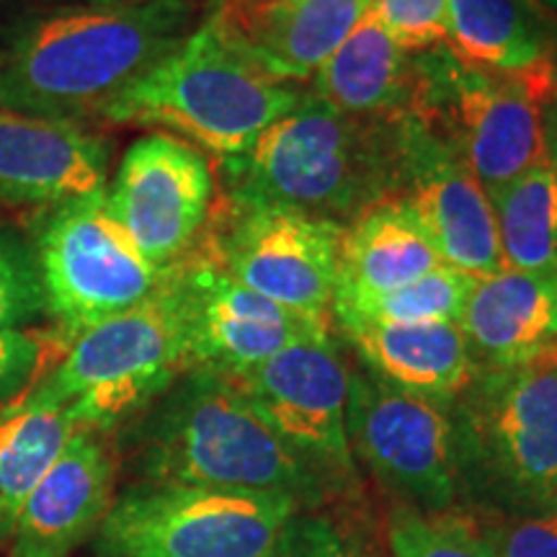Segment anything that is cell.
Listing matches in <instances>:
<instances>
[{
    "label": "cell",
    "mask_w": 557,
    "mask_h": 557,
    "mask_svg": "<svg viewBox=\"0 0 557 557\" xmlns=\"http://www.w3.org/2000/svg\"><path fill=\"white\" fill-rule=\"evenodd\" d=\"M197 0L90 3L32 21L0 54V109L99 116L201 24Z\"/></svg>",
    "instance_id": "1"
},
{
    "label": "cell",
    "mask_w": 557,
    "mask_h": 557,
    "mask_svg": "<svg viewBox=\"0 0 557 557\" xmlns=\"http://www.w3.org/2000/svg\"><path fill=\"white\" fill-rule=\"evenodd\" d=\"M406 116L344 114L308 88L246 150L222 158L225 199L297 209L348 227L393 197Z\"/></svg>",
    "instance_id": "2"
},
{
    "label": "cell",
    "mask_w": 557,
    "mask_h": 557,
    "mask_svg": "<svg viewBox=\"0 0 557 557\" xmlns=\"http://www.w3.org/2000/svg\"><path fill=\"white\" fill-rule=\"evenodd\" d=\"M139 421L145 483L289 496L318 493V470L278 438L227 374L191 367Z\"/></svg>",
    "instance_id": "3"
},
{
    "label": "cell",
    "mask_w": 557,
    "mask_h": 557,
    "mask_svg": "<svg viewBox=\"0 0 557 557\" xmlns=\"http://www.w3.org/2000/svg\"><path fill=\"white\" fill-rule=\"evenodd\" d=\"M305 86L274 81L212 21L124 90L99 116L120 127H156L220 158L238 156L305 96Z\"/></svg>",
    "instance_id": "4"
},
{
    "label": "cell",
    "mask_w": 557,
    "mask_h": 557,
    "mask_svg": "<svg viewBox=\"0 0 557 557\" xmlns=\"http://www.w3.org/2000/svg\"><path fill=\"white\" fill-rule=\"evenodd\" d=\"M191 369L189 323L171 267L156 295L67 341L39 385L75 429L109 431L156 403Z\"/></svg>",
    "instance_id": "5"
},
{
    "label": "cell",
    "mask_w": 557,
    "mask_h": 557,
    "mask_svg": "<svg viewBox=\"0 0 557 557\" xmlns=\"http://www.w3.org/2000/svg\"><path fill=\"white\" fill-rule=\"evenodd\" d=\"M416 67L410 114L475 173L487 197L547 163L545 107L557 96V78L472 67L442 41L416 52Z\"/></svg>",
    "instance_id": "6"
},
{
    "label": "cell",
    "mask_w": 557,
    "mask_h": 557,
    "mask_svg": "<svg viewBox=\"0 0 557 557\" xmlns=\"http://www.w3.org/2000/svg\"><path fill=\"white\" fill-rule=\"evenodd\" d=\"M459 480L508 506L557 498V346L513 367H478L449 403Z\"/></svg>",
    "instance_id": "7"
},
{
    "label": "cell",
    "mask_w": 557,
    "mask_h": 557,
    "mask_svg": "<svg viewBox=\"0 0 557 557\" xmlns=\"http://www.w3.org/2000/svg\"><path fill=\"white\" fill-rule=\"evenodd\" d=\"M297 511L289 496L143 483L111 504L96 557H271Z\"/></svg>",
    "instance_id": "8"
},
{
    "label": "cell",
    "mask_w": 557,
    "mask_h": 557,
    "mask_svg": "<svg viewBox=\"0 0 557 557\" xmlns=\"http://www.w3.org/2000/svg\"><path fill=\"white\" fill-rule=\"evenodd\" d=\"M37 269L45 308L65 338L137 308L156 295L171 269H156L111 218L107 197L62 201L37 233Z\"/></svg>",
    "instance_id": "9"
},
{
    "label": "cell",
    "mask_w": 557,
    "mask_h": 557,
    "mask_svg": "<svg viewBox=\"0 0 557 557\" xmlns=\"http://www.w3.org/2000/svg\"><path fill=\"white\" fill-rule=\"evenodd\" d=\"M346 434L351 455L408 508L442 513L459 493L449 403L423 398L348 369Z\"/></svg>",
    "instance_id": "10"
},
{
    "label": "cell",
    "mask_w": 557,
    "mask_h": 557,
    "mask_svg": "<svg viewBox=\"0 0 557 557\" xmlns=\"http://www.w3.org/2000/svg\"><path fill=\"white\" fill-rule=\"evenodd\" d=\"M205 235L201 259L227 271L271 302L329 320L344 227L287 207L233 205L225 199Z\"/></svg>",
    "instance_id": "11"
},
{
    "label": "cell",
    "mask_w": 557,
    "mask_h": 557,
    "mask_svg": "<svg viewBox=\"0 0 557 557\" xmlns=\"http://www.w3.org/2000/svg\"><path fill=\"white\" fill-rule=\"evenodd\" d=\"M103 197L139 253L165 271L184 261L205 233L214 176L205 152L152 132L124 152Z\"/></svg>",
    "instance_id": "12"
},
{
    "label": "cell",
    "mask_w": 557,
    "mask_h": 557,
    "mask_svg": "<svg viewBox=\"0 0 557 557\" xmlns=\"http://www.w3.org/2000/svg\"><path fill=\"white\" fill-rule=\"evenodd\" d=\"M271 431L312 470H354L346 434L348 367L331 333L305 338L230 377Z\"/></svg>",
    "instance_id": "13"
},
{
    "label": "cell",
    "mask_w": 557,
    "mask_h": 557,
    "mask_svg": "<svg viewBox=\"0 0 557 557\" xmlns=\"http://www.w3.org/2000/svg\"><path fill=\"white\" fill-rule=\"evenodd\" d=\"M387 201L423 230L447 267L470 276L506 269L496 214L483 184L413 114L406 116L398 184Z\"/></svg>",
    "instance_id": "14"
},
{
    "label": "cell",
    "mask_w": 557,
    "mask_h": 557,
    "mask_svg": "<svg viewBox=\"0 0 557 557\" xmlns=\"http://www.w3.org/2000/svg\"><path fill=\"white\" fill-rule=\"evenodd\" d=\"M176 282L189 323L191 367L235 377L292 344L331 333L329 320L271 302L199 253L176 263Z\"/></svg>",
    "instance_id": "15"
},
{
    "label": "cell",
    "mask_w": 557,
    "mask_h": 557,
    "mask_svg": "<svg viewBox=\"0 0 557 557\" xmlns=\"http://www.w3.org/2000/svg\"><path fill=\"white\" fill-rule=\"evenodd\" d=\"M116 465L101 431L75 429L21 508L13 557H67L99 532L114 504Z\"/></svg>",
    "instance_id": "16"
},
{
    "label": "cell",
    "mask_w": 557,
    "mask_h": 557,
    "mask_svg": "<svg viewBox=\"0 0 557 557\" xmlns=\"http://www.w3.org/2000/svg\"><path fill=\"white\" fill-rule=\"evenodd\" d=\"M109 145L78 122L0 109V199L62 205L107 191Z\"/></svg>",
    "instance_id": "17"
},
{
    "label": "cell",
    "mask_w": 557,
    "mask_h": 557,
    "mask_svg": "<svg viewBox=\"0 0 557 557\" xmlns=\"http://www.w3.org/2000/svg\"><path fill=\"white\" fill-rule=\"evenodd\" d=\"M459 331L478 367H513L557 346V271L500 269L478 276Z\"/></svg>",
    "instance_id": "18"
},
{
    "label": "cell",
    "mask_w": 557,
    "mask_h": 557,
    "mask_svg": "<svg viewBox=\"0 0 557 557\" xmlns=\"http://www.w3.org/2000/svg\"><path fill=\"white\" fill-rule=\"evenodd\" d=\"M336 323L359 354L361 367L423 398L451 403L478 372L457 323L403 325L361 318H344Z\"/></svg>",
    "instance_id": "19"
},
{
    "label": "cell",
    "mask_w": 557,
    "mask_h": 557,
    "mask_svg": "<svg viewBox=\"0 0 557 557\" xmlns=\"http://www.w3.org/2000/svg\"><path fill=\"white\" fill-rule=\"evenodd\" d=\"M442 45L491 73L557 78V13L540 0H449Z\"/></svg>",
    "instance_id": "20"
},
{
    "label": "cell",
    "mask_w": 557,
    "mask_h": 557,
    "mask_svg": "<svg viewBox=\"0 0 557 557\" xmlns=\"http://www.w3.org/2000/svg\"><path fill=\"white\" fill-rule=\"evenodd\" d=\"M416 90V52L400 47L372 11L310 78V94L333 109L380 120L410 114Z\"/></svg>",
    "instance_id": "21"
},
{
    "label": "cell",
    "mask_w": 557,
    "mask_h": 557,
    "mask_svg": "<svg viewBox=\"0 0 557 557\" xmlns=\"http://www.w3.org/2000/svg\"><path fill=\"white\" fill-rule=\"evenodd\" d=\"M442 267L423 230L393 201L344 227L338 243L333 312H346Z\"/></svg>",
    "instance_id": "22"
},
{
    "label": "cell",
    "mask_w": 557,
    "mask_h": 557,
    "mask_svg": "<svg viewBox=\"0 0 557 557\" xmlns=\"http://www.w3.org/2000/svg\"><path fill=\"white\" fill-rule=\"evenodd\" d=\"M65 408L39 389L0 408V542H11L18 513L73 436Z\"/></svg>",
    "instance_id": "23"
},
{
    "label": "cell",
    "mask_w": 557,
    "mask_h": 557,
    "mask_svg": "<svg viewBox=\"0 0 557 557\" xmlns=\"http://www.w3.org/2000/svg\"><path fill=\"white\" fill-rule=\"evenodd\" d=\"M372 9V0H295L269 21L248 54L274 81L305 86Z\"/></svg>",
    "instance_id": "24"
},
{
    "label": "cell",
    "mask_w": 557,
    "mask_h": 557,
    "mask_svg": "<svg viewBox=\"0 0 557 557\" xmlns=\"http://www.w3.org/2000/svg\"><path fill=\"white\" fill-rule=\"evenodd\" d=\"M506 269L557 271V169L540 163L491 194Z\"/></svg>",
    "instance_id": "25"
},
{
    "label": "cell",
    "mask_w": 557,
    "mask_h": 557,
    "mask_svg": "<svg viewBox=\"0 0 557 557\" xmlns=\"http://www.w3.org/2000/svg\"><path fill=\"white\" fill-rule=\"evenodd\" d=\"M478 276L451 269L447 263L431 269L429 274L387 292V295L369 299L359 308L346 312H333V320L361 318L377 323H459L465 302H468L472 284Z\"/></svg>",
    "instance_id": "26"
},
{
    "label": "cell",
    "mask_w": 557,
    "mask_h": 557,
    "mask_svg": "<svg viewBox=\"0 0 557 557\" xmlns=\"http://www.w3.org/2000/svg\"><path fill=\"white\" fill-rule=\"evenodd\" d=\"M393 557H498L468 517L398 506L387 521Z\"/></svg>",
    "instance_id": "27"
},
{
    "label": "cell",
    "mask_w": 557,
    "mask_h": 557,
    "mask_svg": "<svg viewBox=\"0 0 557 557\" xmlns=\"http://www.w3.org/2000/svg\"><path fill=\"white\" fill-rule=\"evenodd\" d=\"M472 524L498 557H557V498L511 506Z\"/></svg>",
    "instance_id": "28"
},
{
    "label": "cell",
    "mask_w": 557,
    "mask_h": 557,
    "mask_svg": "<svg viewBox=\"0 0 557 557\" xmlns=\"http://www.w3.org/2000/svg\"><path fill=\"white\" fill-rule=\"evenodd\" d=\"M41 310L47 308L37 261L0 233V331H18L21 323L37 318Z\"/></svg>",
    "instance_id": "29"
},
{
    "label": "cell",
    "mask_w": 557,
    "mask_h": 557,
    "mask_svg": "<svg viewBox=\"0 0 557 557\" xmlns=\"http://www.w3.org/2000/svg\"><path fill=\"white\" fill-rule=\"evenodd\" d=\"M449 0H372L374 16L410 52L429 50L444 39Z\"/></svg>",
    "instance_id": "30"
},
{
    "label": "cell",
    "mask_w": 557,
    "mask_h": 557,
    "mask_svg": "<svg viewBox=\"0 0 557 557\" xmlns=\"http://www.w3.org/2000/svg\"><path fill=\"white\" fill-rule=\"evenodd\" d=\"M271 557H377L341 534L329 519L297 517L284 529L282 542Z\"/></svg>",
    "instance_id": "31"
},
{
    "label": "cell",
    "mask_w": 557,
    "mask_h": 557,
    "mask_svg": "<svg viewBox=\"0 0 557 557\" xmlns=\"http://www.w3.org/2000/svg\"><path fill=\"white\" fill-rule=\"evenodd\" d=\"M292 3L295 0H212L207 9V18L230 41L248 50L256 37L267 29L269 21Z\"/></svg>",
    "instance_id": "32"
},
{
    "label": "cell",
    "mask_w": 557,
    "mask_h": 557,
    "mask_svg": "<svg viewBox=\"0 0 557 557\" xmlns=\"http://www.w3.org/2000/svg\"><path fill=\"white\" fill-rule=\"evenodd\" d=\"M39 336L26 331H0V403L13 398L41 359Z\"/></svg>",
    "instance_id": "33"
},
{
    "label": "cell",
    "mask_w": 557,
    "mask_h": 557,
    "mask_svg": "<svg viewBox=\"0 0 557 557\" xmlns=\"http://www.w3.org/2000/svg\"><path fill=\"white\" fill-rule=\"evenodd\" d=\"M545 145L547 160L557 169V96L545 107Z\"/></svg>",
    "instance_id": "34"
},
{
    "label": "cell",
    "mask_w": 557,
    "mask_h": 557,
    "mask_svg": "<svg viewBox=\"0 0 557 557\" xmlns=\"http://www.w3.org/2000/svg\"><path fill=\"white\" fill-rule=\"evenodd\" d=\"M94 3H148V0H94Z\"/></svg>",
    "instance_id": "35"
},
{
    "label": "cell",
    "mask_w": 557,
    "mask_h": 557,
    "mask_svg": "<svg viewBox=\"0 0 557 557\" xmlns=\"http://www.w3.org/2000/svg\"><path fill=\"white\" fill-rule=\"evenodd\" d=\"M540 3L547 5V9L553 11V13H557V0H540Z\"/></svg>",
    "instance_id": "36"
}]
</instances>
